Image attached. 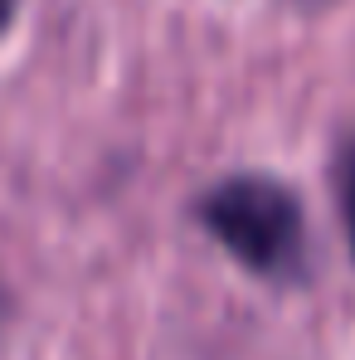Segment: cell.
<instances>
[{
    "instance_id": "1",
    "label": "cell",
    "mask_w": 355,
    "mask_h": 360,
    "mask_svg": "<svg viewBox=\"0 0 355 360\" xmlns=\"http://www.w3.org/2000/svg\"><path fill=\"white\" fill-rule=\"evenodd\" d=\"M200 224L234 253L248 273L278 278L297 268L306 219L297 195L273 176H229L200 200Z\"/></svg>"
},
{
    "instance_id": "2",
    "label": "cell",
    "mask_w": 355,
    "mask_h": 360,
    "mask_svg": "<svg viewBox=\"0 0 355 360\" xmlns=\"http://www.w3.org/2000/svg\"><path fill=\"white\" fill-rule=\"evenodd\" d=\"M336 195H341V219H346V234L355 248V136L341 151V171H336Z\"/></svg>"
},
{
    "instance_id": "3",
    "label": "cell",
    "mask_w": 355,
    "mask_h": 360,
    "mask_svg": "<svg viewBox=\"0 0 355 360\" xmlns=\"http://www.w3.org/2000/svg\"><path fill=\"white\" fill-rule=\"evenodd\" d=\"M10 20H15V0H0V34L10 30Z\"/></svg>"
}]
</instances>
